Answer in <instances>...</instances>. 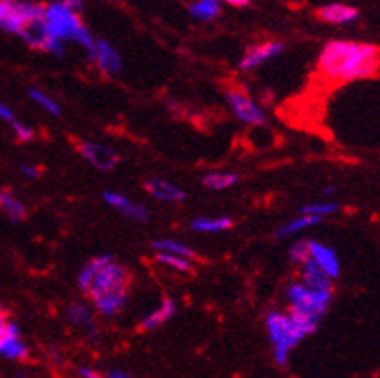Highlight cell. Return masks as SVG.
Masks as SVG:
<instances>
[{
    "label": "cell",
    "instance_id": "9",
    "mask_svg": "<svg viewBox=\"0 0 380 378\" xmlns=\"http://www.w3.org/2000/svg\"><path fill=\"white\" fill-rule=\"evenodd\" d=\"M89 60L97 64V68L102 73H107V75H118V73L122 72V58H120V54L105 39H95V48H93Z\"/></svg>",
    "mask_w": 380,
    "mask_h": 378
},
{
    "label": "cell",
    "instance_id": "24",
    "mask_svg": "<svg viewBox=\"0 0 380 378\" xmlns=\"http://www.w3.org/2000/svg\"><path fill=\"white\" fill-rule=\"evenodd\" d=\"M239 181V176L234 172H210L203 178V186L210 191H224V189L234 188Z\"/></svg>",
    "mask_w": 380,
    "mask_h": 378
},
{
    "label": "cell",
    "instance_id": "1",
    "mask_svg": "<svg viewBox=\"0 0 380 378\" xmlns=\"http://www.w3.org/2000/svg\"><path fill=\"white\" fill-rule=\"evenodd\" d=\"M380 70V46L357 41H332L318 56V72L336 83L367 80Z\"/></svg>",
    "mask_w": 380,
    "mask_h": 378
},
{
    "label": "cell",
    "instance_id": "8",
    "mask_svg": "<svg viewBox=\"0 0 380 378\" xmlns=\"http://www.w3.org/2000/svg\"><path fill=\"white\" fill-rule=\"evenodd\" d=\"M78 151L82 154L85 161L89 162L93 168H97L100 172H110L114 170L120 162V156L114 149H110L109 145L97 143V141H78Z\"/></svg>",
    "mask_w": 380,
    "mask_h": 378
},
{
    "label": "cell",
    "instance_id": "12",
    "mask_svg": "<svg viewBox=\"0 0 380 378\" xmlns=\"http://www.w3.org/2000/svg\"><path fill=\"white\" fill-rule=\"evenodd\" d=\"M102 199H105L107 205L116 208L118 213H122V215L132 218V220H136V222H149V218H151L149 210L143 205H139L136 201L127 199L126 195H122L118 191H105Z\"/></svg>",
    "mask_w": 380,
    "mask_h": 378
},
{
    "label": "cell",
    "instance_id": "34",
    "mask_svg": "<svg viewBox=\"0 0 380 378\" xmlns=\"http://www.w3.org/2000/svg\"><path fill=\"white\" fill-rule=\"evenodd\" d=\"M21 174L26 176V178H31V180H35L41 176V170L37 168V166H31V164H21Z\"/></svg>",
    "mask_w": 380,
    "mask_h": 378
},
{
    "label": "cell",
    "instance_id": "28",
    "mask_svg": "<svg viewBox=\"0 0 380 378\" xmlns=\"http://www.w3.org/2000/svg\"><path fill=\"white\" fill-rule=\"evenodd\" d=\"M29 99L33 100L35 105H39L43 110H46L48 114H53V116H60V114H62V108H60V105H58L51 95H46L45 91L35 89V87H33V89H29Z\"/></svg>",
    "mask_w": 380,
    "mask_h": 378
},
{
    "label": "cell",
    "instance_id": "36",
    "mask_svg": "<svg viewBox=\"0 0 380 378\" xmlns=\"http://www.w3.org/2000/svg\"><path fill=\"white\" fill-rule=\"evenodd\" d=\"M64 4H66L68 8H72L73 12H80L83 6V0H64Z\"/></svg>",
    "mask_w": 380,
    "mask_h": 378
},
{
    "label": "cell",
    "instance_id": "18",
    "mask_svg": "<svg viewBox=\"0 0 380 378\" xmlns=\"http://www.w3.org/2000/svg\"><path fill=\"white\" fill-rule=\"evenodd\" d=\"M66 316L68 321L73 324V326H80L85 332H89L93 338L97 336V326H95V316H93V311L89 307L82 303V301H75L72 305L68 307L66 311Z\"/></svg>",
    "mask_w": 380,
    "mask_h": 378
},
{
    "label": "cell",
    "instance_id": "20",
    "mask_svg": "<svg viewBox=\"0 0 380 378\" xmlns=\"http://www.w3.org/2000/svg\"><path fill=\"white\" fill-rule=\"evenodd\" d=\"M234 226V220L230 216H205V218H195L191 222V230L199 234H218L226 232Z\"/></svg>",
    "mask_w": 380,
    "mask_h": 378
},
{
    "label": "cell",
    "instance_id": "26",
    "mask_svg": "<svg viewBox=\"0 0 380 378\" xmlns=\"http://www.w3.org/2000/svg\"><path fill=\"white\" fill-rule=\"evenodd\" d=\"M191 16L201 21H210L218 18L220 14V2L218 0H197L190 6Z\"/></svg>",
    "mask_w": 380,
    "mask_h": 378
},
{
    "label": "cell",
    "instance_id": "27",
    "mask_svg": "<svg viewBox=\"0 0 380 378\" xmlns=\"http://www.w3.org/2000/svg\"><path fill=\"white\" fill-rule=\"evenodd\" d=\"M288 315L291 316V321L296 323V326H298L299 330L303 332V336L307 338V336H311V334H315L318 330V324H320V316H315V315H309V313H301V311H293V309H290L288 311Z\"/></svg>",
    "mask_w": 380,
    "mask_h": 378
},
{
    "label": "cell",
    "instance_id": "33",
    "mask_svg": "<svg viewBox=\"0 0 380 378\" xmlns=\"http://www.w3.org/2000/svg\"><path fill=\"white\" fill-rule=\"evenodd\" d=\"M0 120H4V122H8V124L16 122V114H14V110H12L6 102H2V100H0Z\"/></svg>",
    "mask_w": 380,
    "mask_h": 378
},
{
    "label": "cell",
    "instance_id": "32",
    "mask_svg": "<svg viewBox=\"0 0 380 378\" xmlns=\"http://www.w3.org/2000/svg\"><path fill=\"white\" fill-rule=\"evenodd\" d=\"M290 259L291 262L296 264H301V262L309 259V247H307V240H299L290 247Z\"/></svg>",
    "mask_w": 380,
    "mask_h": 378
},
{
    "label": "cell",
    "instance_id": "29",
    "mask_svg": "<svg viewBox=\"0 0 380 378\" xmlns=\"http://www.w3.org/2000/svg\"><path fill=\"white\" fill-rule=\"evenodd\" d=\"M156 261L168 269L178 270V272H191L193 270L190 259L180 257V255H172V253H156Z\"/></svg>",
    "mask_w": 380,
    "mask_h": 378
},
{
    "label": "cell",
    "instance_id": "39",
    "mask_svg": "<svg viewBox=\"0 0 380 378\" xmlns=\"http://www.w3.org/2000/svg\"><path fill=\"white\" fill-rule=\"evenodd\" d=\"M220 2V0H218ZM222 2H228V4H232V6H247L249 4V0H222Z\"/></svg>",
    "mask_w": 380,
    "mask_h": 378
},
{
    "label": "cell",
    "instance_id": "21",
    "mask_svg": "<svg viewBox=\"0 0 380 378\" xmlns=\"http://www.w3.org/2000/svg\"><path fill=\"white\" fill-rule=\"evenodd\" d=\"M127 303V294L126 291H118V294H107V296H100L97 299H93V305L99 311L100 315L105 316H114L118 315Z\"/></svg>",
    "mask_w": 380,
    "mask_h": 378
},
{
    "label": "cell",
    "instance_id": "11",
    "mask_svg": "<svg viewBox=\"0 0 380 378\" xmlns=\"http://www.w3.org/2000/svg\"><path fill=\"white\" fill-rule=\"evenodd\" d=\"M0 355L12 361H24L28 359L29 350L26 342L21 340L18 324L8 323L4 334L0 336Z\"/></svg>",
    "mask_w": 380,
    "mask_h": 378
},
{
    "label": "cell",
    "instance_id": "15",
    "mask_svg": "<svg viewBox=\"0 0 380 378\" xmlns=\"http://www.w3.org/2000/svg\"><path fill=\"white\" fill-rule=\"evenodd\" d=\"M299 267H301V280H299V282H303V284L309 286V288L332 291V282H334V280L330 278L325 270L320 269V267H318L317 262L313 261L311 257L305 259V261L301 262Z\"/></svg>",
    "mask_w": 380,
    "mask_h": 378
},
{
    "label": "cell",
    "instance_id": "25",
    "mask_svg": "<svg viewBox=\"0 0 380 378\" xmlns=\"http://www.w3.org/2000/svg\"><path fill=\"white\" fill-rule=\"evenodd\" d=\"M151 247H153L156 253H172V255H180V257H186V259H195V251L193 247H190L188 243L178 242V240H154L151 242Z\"/></svg>",
    "mask_w": 380,
    "mask_h": 378
},
{
    "label": "cell",
    "instance_id": "31",
    "mask_svg": "<svg viewBox=\"0 0 380 378\" xmlns=\"http://www.w3.org/2000/svg\"><path fill=\"white\" fill-rule=\"evenodd\" d=\"M12 126V132L16 135V139L21 141V143H29V141H33V137H35V132L28 126V124H24V122H12L10 124Z\"/></svg>",
    "mask_w": 380,
    "mask_h": 378
},
{
    "label": "cell",
    "instance_id": "14",
    "mask_svg": "<svg viewBox=\"0 0 380 378\" xmlns=\"http://www.w3.org/2000/svg\"><path fill=\"white\" fill-rule=\"evenodd\" d=\"M149 195L154 197L156 201H163V203H181L186 199V191L178 188L176 183L163 178H151L145 183Z\"/></svg>",
    "mask_w": 380,
    "mask_h": 378
},
{
    "label": "cell",
    "instance_id": "22",
    "mask_svg": "<svg viewBox=\"0 0 380 378\" xmlns=\"http://www.w3.org/2000/svg\"><path fill=\"white\" fill-rule=\"evenodd\" d=\"M0 210L8 216L14 224L24 222L26 216H28V208H26V205H24L16 195H12L10 191H0Z\"/></svg>",
    "mask_w": 380,
    "mask_h": 378
},
{
    "label": "cell",
    "instance_id": "30",
    "mask_svg": "<svg viewBox=\"0 0 380 378\" xmlns=\"http://www.w3.org/2000/svg\"><path fill=\"white\" fill-rule=\"evenodd\" d=\"M340 210V205L338 203H332V201H325V203H311V205H305L301 208L299 215H315L325 218V216L336 215Z\"/></svg>",
    "mask_w": 380,
    "mask_h": 378
},
{
    "label": "cell",
    "instance_id": "23",
    "mask_svg": "<svg viewBox=\"0 0 380 378\" xmlns=\"http://www.w3.org/2000/svg\"><path fill=\"white\" fill-rule=\"evenodd\" d=\"M323 220H325V218H320V216L315 215H299L298 218H293L290 222H286L284 226H280V228L276 230V237L282 240V237H288V235H296L299 234V232H303V230H307V228L318 226Z\"/></svg>",
    "mask_w": 380,
    "mask_h": 378
},
{
    "label": "cell",
    "instance_id": "4",
    "mask_svg": "<svg viewBox=\"0 0 380 378\" xmlns=\"http://www.w3.org/2000/svg\"><path fill=\"white\" fill-rule=\"evenodd\" d=\"M264 324H266L269 340H271L272 351H274V361L280 367H284L290 359V353L293 351V348L299 342H303L305 336L296 326V323L291 321V316L288 313L271 311V313H266Z\"/></svg>",
    "mask_w": 380,
    "mask_h": 378
},
{
    "label": "cell",
    "instance_id": "16",
    "mask_svg": "<svg viewBox=\"0 0 380 378\" xmlns=\"http://www.w3.org/2000/svg\"><path fill=\"white\" fill-rule=\"evenodd\" d=\"M317 18L326 21V24L344 26V24H352L359 18V12L347 4H326V6L317 10Z\"/></svg>",
    "mask_w": 380,
    "mask_h": 378
},
{
    "label": "cell",
    "instance_id": "2",
    "mask_svg": "<svg viewBox=\"0 0 380 378\" xmlns=\"http://www.w3.org/2000/svg\"><path fill=\"white\" fill-rule=\"evenodd\" d=\"M129 270L112 255H99L87 261L78 274V286L91 301L107 294L129 289Z\"/></svg>",
    "mask_w": 380,
    "mask_h": 378
},
{
    "label": "cell",
    "instance_id": "17",
    "mask_svg": "<svg viewBox=\"0 0 380 378\" xmlns=\"http://www.w3.org/2000/svg\"><path fill=\"white\" fill-rule=\"evenodd\" d=\"M174 315H176V303H174L170 297H164L163 301H161V305L156 307V309H153V311L141 321L139 330H145V332L156 330V328H161L164 323H168Z\"/></svg>",
    "mask_w": 380,
    "mask_h": 378
},
{
    "label": "cell",
    "instance_id": "35",
    "mask_svg": "<svg viewBox=\"0 0 380 378\" xmlns=\"http://www.w3.org/2000/svg\"><path fill=\"white\" fill-rule=\"evenodd\" d=\"M80 377L82 378H105L102 375H100L99 370H95V369H91V367H80Z\"/></svg>",
    "mask_w": 380,
    "mask_h": 378
},
{
    "label": "cell",
    "instance_id": "3",
    "mask_svg": "<svg viewBox=\"0 0 380 378\" xmlns=\"http://www.w3.org/2000/svg\"><path fill=\"white\" fill-rule=\"evenodd\" d=\"M45 26L48 31L51 39L56 41H75L78 45H82L87 51V56L93 54L95 48V39L89 31L85 29L82 24V19L78 16V12H73L72 8H68L64 4V0L58 2H51L45 6Z\"/></svg>",
    "mask_w": 380,
    "mask_h": 378
},
{
    "label": "cell",
    "instance_id": "10",
    "mask_svg": "<svg viewBox=\"0 0 380 378\" xmlns=\"http://www.w3.org/2000/svg\"><path fill=\"white\" fill-rule=\"evenodd\" d=\"M307 247L309 257L317 262L318 267L325 270L330 278H340V274H342V264H340V259H338V253H336L332 247H328V245H325V243L320 242H315V240H307Z\"/></svg>",
    "mask_w": 380,
    "mask_h": 378
},
{
    "label": "cell",
    "instance_id": "13",
    "mask_svg": "<svg viewBox=\"0 0 380 378\" xmlns=\"http://www.w3.org/2000/svg\"><path fill=\"white\" fill-rule=\"evenodd\" d=\"M284 51V45L278 43V41H269V43H261V45H255L251 46L245 56L242 58V62H239V70H253V68H259L261 64H264L266 60H271L274 56H278V54Z\"/></svg>",
    "mask_w": 380,
    "mask_h": 378
},
{
    "label": "cell",
    "instance_id": "6",
    "mask_svg": "<svg viewBox=\"0 0 380 378\" xmlns=\"http://www.w3.org/2000/svg\"><path fill=\"white\" fill-rule=\"evenodd\" d=\"M45 16V6L35 2H16L0 0V29L8 33H21L29 21H35Z\"/></svg>",
    "mask_w": 380,
    "mask_h": 378
},
{
    "label": "cell",
    "instance_id": "38",
    "mask_svg": "<svg viewBox=\"0 0 380 378\" xmlns=\"http://www.w3.org/2000/svg\"><path fill=\"white\" fill-rule=\"evenodd\" d=\"M107 378H132L127 372H124V370H118V369H112L109 372V377Z\"/></svg>",
    "mask_w": 380,
    "mask_h": 378
},
{
    "label": "cell",
    "instance_id": "5",
    "mask_svg": "<svg viewBox=\"0 0 380 378\" xmlns=\"http://www.w3.org/2000/svg\"><path fill=\"white\" fill-rule=\"evenodd\" d=\"M286 297H288L290 309L293 311H301V313H309V315L323 318L332 301V291L309 288L303 282H293L286 289Z\"/></svg>",
    "mask_w": 380,
    "mask_h": 378
},
{
    "label": "cell",
    "instance_id": "7",
    "mask_svg": "<svg viewBox=\"0 0 380 378\" xmlns=\"http://www.w3.org/2000/svg\"><path fill=\"white\" fill-rule=\"evenodd\" d=\"M226 100L232 114L237 120H242L244 124H249V126H264L266 124V114H264L263 108L259 107L253 99H249L244 91H228Z\"/></svg>",
    "mask_w": 380,
    "mask_h": 378
},
{
    "label": "cell",
    "instance_id": "19",
    "mask_svg": "<svg viewBox=\"0 0 380 378\" xmlns=\"http://www.w3.org/2000/svg\"><path fill=\"white\" fill-rule=\"evenodd\" d=\"M19 37L28 43L31 48H39V51H45L46 43H48V31H46L45 19H35V21H29L28 26L21 29Z\"/></svg>",
    "mask_w": 380,
    "mask_h": 378
},
{
    "label": "cell",
    "instance_id": "37",
    "mask_svg": "<svg viewBox=\"0 0 380 378\" xmlns=\"http://www.w3.org/2000/svg\"><path fill=\"white\" fill-rule=\"evenodd\" d=\"M8 316H6V313H4V311H2V309H0V336H2V334H4V330H6V326H8Z\"/></svg>",
    "mask_w": 380,
    "mask_h": 378
}]
</instances>
